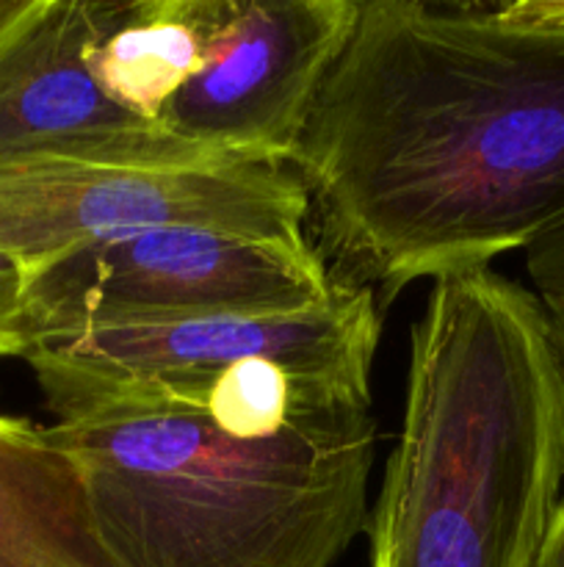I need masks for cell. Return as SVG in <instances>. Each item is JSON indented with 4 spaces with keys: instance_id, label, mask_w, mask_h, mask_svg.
Segmentation results:
<instances>
[{
    "instance_id": "cell-7",
    "label": "cell",
    "mask_w": 564,
    "mask_h": 567,
    "mask_svg": "<svg viewBox=\"0 0 564 567\" xmlns=\"http://www.w3.org/2000/svg\"><path fill=\"white\" fill-rule=\"evenodd\" d=\"M359 0H194L202 64L158 125L230 161L288 164Z\"/></svg>"
},
{
    "instance_id": "cell-3",
    "label": "cell",
    "mask_w": 564,
    "mask_h": 567,
    "mask_svg": "<svg viewBox=\"0 0 564 567\" xmlns=\"http://www.w3.org/2000/svg\"><path fill=\"white\" fill-rule=\"evenodd\" d=\"M208 385H138L48 426L75 460L114 567H332L368 518L370 408L296 402L241 441Z\"/></svg>"
},
{
    "instance_id": "cell-11",
    "label": "cell",
    "mask_w": 564,
    "mask_h": 567,
    "mask_svg": "<svg viewBox=\"0 0 564 567\" xmlns=\"http://www.w3.org/2000/svg\"><path fill=\"white\" fill-rule=\"evenodd\" d=\"M296 404V385L280 363L247 358L210 380L205 413L224 435L241 441L271 437L288 424Z\"/></svg>"
},
{
    "instance_id": "cell-16",
    "label": "cell",
    "mask_w": 564,
    "mask_h": 567,
    "mask_svg": "<svg viewBox=\"0 0 564 567\" xmlns=\"http://www.w3.org/2000/svg\"><path fill=\"white\" fill-rule=\"evenodd\" d=\"M562 498H564V493H562Z\"/></svg>"
},
{
    "instance_id": "cell-15",
    "label": "cell",
    "mask_w": 564,
    "mask_h": 567,
    "mask_svg": "<svg viewBox=\"0 0 564 567\" xmlns=\"http://www.w3.org/2000/svg\"><path fill=\"white\" fill-rule=\"evenodd\" d=\"M22 3H25V0H0V28L20 11Z\"/></svg>"
},
{
    "instance_id": "cell-13",
    "label": "cell",
    "mask_w": 564,
    "mask_h": 567,
    "mask_svg": "<svg viewBox=\"0 0 564 567\" xmlns=\"http://www.w3.org/2000/svg\"><path fill=\"white\" fill-rule=\"evenodd\" d=\"M28 291H31L28 271L9 255H0V360H25V354L36 347Z\"/></svg>"
},
{
    "instance_id": "cell-14",
    "label": "cell",
    "mask_w": 564,
    "mask_h": 567,
    "mask_svg": "<svg viewBox=\"0 0 564 567\" xmlns=\"http://www.w3.org/2000/svg\"><path fill=\"white\" fill-rule=\"evenodd\" d=\"M534 567H564V498L558 502V509L553 515V524L547 529V537L542 543V551Z\"/></svg>"
},
{
    "instance_id": "cell-6",
    "label": "cell",
    "mask_w": 564,
    "mask_h": 567,
    "mask_svg": "<svg viewBox=\"0 0 564 567\" xmlns=\"http://www.w3.org/2000/svg\"><path fill=\"white\" fill-rule=\"evenodd\" d=\"M310 194L288 164L125 166L0 158V255L39 277L105 238L153 227H205L304 241Z\"/></svg>"
},
{
    "instance_id": "cell-2",
    "label": "cell",
    "mask_w": 564,
    "mask_h": 567,
    "mask_svg": "<svg viewBox=\"0 0 564 567\" xmlns=\"http://www.w3.org/2000/svg\"><path fill=\"white\" fill-rule=\"evenodd\" d=\"M562 493L564 358L545 310L492 266L435 280L368 567H534Z\"/></svg>"
},
{
    "instance_id": "cell-9",
    "label": "cell",
    "mask_w": 564,
    "mask_h": 567,
    "mask_svg": "<svg viewBox=\"0 0 564 567\" xmlns=\"http://www.w3.org/2000/svg\"><path fill=\"white\" fill-rule=\"evenodd\" d=\"M0 567H114L75 460L48 426L0 413Z\"/></svg>"
},
{
    "instance_id": "cell-4",
    "label": "cell",
    "mask_w": 564,
    "mask_h": 567,
    "mask_svg": "<svg viewBox=\"0 0 564 567\" xmlns=\"http://www.w3.org/2000/svg\"><path fill=\"white\" fill-rule=\"evenodd\" d=\"M382 336L376 291L337 282L330 302L288 316H205L72 332L25 354L55 424L138 385H208L247 358L280 363L302 399L370 408Z\"/></svg>"
},
{
    "instance_id": "cell-8",
    "label": "cell",
    "mask_w": 564,
    "mask_h": 567,
    "mask_svg": "<svg viewBox=\"0 0 564 567\" xmlns=\"http://www.w3.org/2000/svg\"><path fill=\"white\" fill-rule=\"evenodd\" d=\"M127 11L122 0H25L0 28V158L182 169L236 164L105 97L92 53Z\"/></svg>"
},
{
    "instance_id": "cell-5",
    "label": "cell",
    "mask_w": 564,
    "mask_h": 567,
    "mask_svg": "<svg viewBox=\"0 0 564 567\" xmlns=\"http://www.w3.org/2000/svg\"><path fill=\"white\" fill-rule=\"evenodd\" d=\"M341 277L304 241L205 227H153L105 238L31 280L39 343L138 321L288 316L330 302Z\"/></svg>"
},
{
    "instance_id": "cell-1",
    "label": "cell",
    "mask_w": 564,
    "mask_h": 567,
    "mask_svg": "<svg viewBox=\"0 0 564 567\" xmlns=\"http://www.w3.org/2000/svg\"><path fill=\"white\" fill-rule=\"evenodd\" d=\"M288 166L382 299L525 249L564 219V0H359Z\"/></svg>"
},
{
    "instance_id": "cell-10",
    "label": "cell",
    "mask_w": 564,
    "mask_h": 567,
    "mask_svg": "<svg viewBox=\"0 0 564 567\" xmlns=\"http://www.w3.org/2000/svg\"><path fill=\"white\" fill-rule=\"evenodd\" d=\"M202 64L194 0H138L92 53L94 81L119 109L158 125Z\"/></svg>"
},
{
    "instance_id": "cell-12",
    "label": "cell",
    "mask_w": 564,
    "mask_h": 567,
    "mask_svg": "<svg viewBox=\"0 0 564 567\" xmlns=\"http://www.w3.org/2000/svg\"><path fill=\"white\" fill-rule=\"evenodd\" d=\"M523 252L531 293L545 310L564 358V219L553 221L540 236L531 238Z\"/></svg>"
}]
</instances>
